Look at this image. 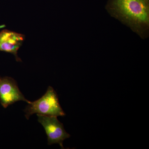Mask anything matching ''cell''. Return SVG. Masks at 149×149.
<instances>
[{
  "mask_svg": "<svg viewBox=\"0 0 149 149\" xmlns=\"http://www.w3.org/2000/svg\"><path fill=\"white\" fill-rule=\"evenodd\" d=\"M106 9L142 39L148 37L149 0H108Z\"/></svg>",
  "mask_w": 149,
  "mask_h": 149,
  "instance_id": "6da1fadb",
  "label": "cell"
},
{
  "mask_svg": "<svg viewBox=\"0 0 149 149\" xmlns=\"http://www.w3.org/2000/svg\"><path fill=\"white\" fill-rule=\"evenodd\" d=\"M24 111L27 119L35 113L56 117L65 115L59 103L56 93L50 86L48 87L45 94L42 97L35 101L30 102Z\"/></svg>",
  "mask_w": 149,
  "mask_h": 149,
  "instance_id": "7a4b0ae2",
  "label": "cell"
},
{
  "mask_svg": "<svg viewBox=\"0 0 149 149\" xmlns=\"http://www.w3.org/2000/svg\"><path fill=\"white\" fill-rule=\"evenodd\" d=\"M38 120L45 128L47 136L48 144H58L63 149V141L70 137L65 130L63 124L56 116L37 114Z\"/></svg>",
  "mask_w": 149,
  "mask_h": 149,
  "instance_id": "3957f363",
  "label": "cell"
},
{
  "mask_svg": "<svg viewBox=\"0 0 149 149\" xmlns=\"http://www.w3.org/2000/svg\"><path fill=\"white\" fill-rule=\"evenodd\" d=\"M29 101L22 93L17 82L12 77H0V102L4 108L18 101Z\"/></svg>",
  "mask_w": 149,
  "mask_h": 149,
  "instance_id": "277c9868",
  "label": "cell"
},
{
  "mask_svg": "<svg viewBox=\"0 0 149 149\" xmlns=\"http://www.w3.org/2000/svg\"><path fill=\"white\" fill-rule=\"evenodd\" d=\"M24 39L25 36L22 34L8 30H3L0 32V51L12 54L17 61L21 62L17 52Z\"/></svg>",
  "mask_w": 149,
  "mask_h": 149,
  "instance_id": "5b68a950",
  "label": "cell"
}]
</instances>
